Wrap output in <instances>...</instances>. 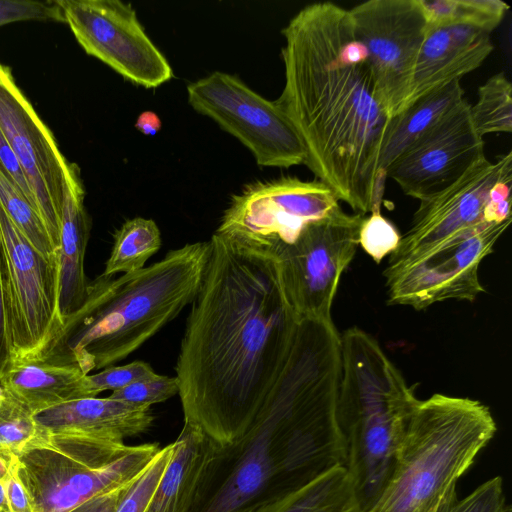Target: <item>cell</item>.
<instances>
[{
    "instance_id": "obj_1",
    "label": "cell",
    "mask_w": 512,
    "mask_h": 512,
    "mask_svg": "<svg viewBox=\"0 0 512 512\" xmlns=\"http://www.w3.org/2000/svg\"><path fill=\"white\" fill-rule=\"evenodd\" d=\"M175 366L184 422L221 446L251 429L289 358L300 319L278 262L214 233Z\"/></svg>"
},
{
    "instance_id": "obj_2",
    "label": "cell",
    "mask_w": 512,
    "mask_h": 512,
    "mask_svg": "<svg viewBox=\"0 0 512 512\" xmlns=\"http://www.w3.org/2000/svg\"><path fill=\"white\" fill-rule=\"evenodd\" d=\"M285 83L275 101L306 150L305 165L356 213L380 208V163L392 127L348 9L303 7L282 30Z\"/></svg>"
},
{
    "instance_id": "obj_3",
    "label": "cell",
    "mask_w": 512,
    "mask_h": 512,
    "mask_svg": "<svg viewBox=\"0 0 512 512\" xmlns=\"http://www.w3.org/2000/svg\"><path fill=\"white\" fill-rule=\"evenodd\" d=\"M208 254V241L194 242L135 272L101 274L48 358L74 363L86 375L125 359L194 301Z\"/></svg>"
},
{
    "instance_id": "obj_4",
    "label": "cell",
    "mask_w": 512,
    "mask_h": 512,
    "mask_svg": "<svg viewBox=\"0 0 512 512\" xmlns=\"http://www.w3.org/2000/svg\"><path fill=\"white\" fill-rule=\"evenodd\" d=\"M341 373L336 416L347 469L363 512L385 488L410 417L415 386L378 341L359 327L340 334Z\"/></svg>"
},
{
    "instance_id": "obj_5",
    "label": "cell",
    "mask_w": 512,
    "mask_h": 512,
    "mask_svg": "<svg viewBox=\"0 0 512 512\" xmlns=\"http://www.w3.org/2000/svg\"><path fill=\"white\" fill-rule=\"evenodd\" d=\"M496 431L489 407L478 400L440 393L419 400L391 476L367 512H432Z\"/></svg>"
},
{
    "instance_id": "obj_6",
    "label": "cell",
    "mask_w": 512,
    "mask_h": 512,
    "mask_svg": "<svg viewBox=\"0 0 512 512\" xmlns=\"http://www.w3.org/2000/svg\"><path fill=\"white\" fill-rule=\"evenodd\" d=\"M157 443L47 432L18 456V474L33 512H68L133 483L160 450Z\"/></svg>"
},
{
    "instance_id": "obj_7",
    "label": "cell",
    "mask_w": 512,
    "mask_h": 512,
    "mask_svg": "<svg viewBox=\"0 0 512 512\" xmlns=\"http://www.w3.org/2000/svg\"><path fill=\"white\" fill-rule=\"evenodd\" d=\"M0 240L13 362L46 359L66 330L59 306L60 260L45 258L1 206Z\"/></svg>"
},
{
    "instance_id": "obj_8",
    "label": "cell",
    "mask_w": 512,
    "mask_h": 512,
    "mask_svg": "<svg viewBox=\"0 0 512 512\" xmlns=\"http://www.w3.org/2000/svg\"><path fill=\"white\" fill-rule=\"evenodd\" d=\"M339 200L322 181L280 177L258 181L235 194L216 233L254 253L276 260L310 222L328 215Z\"/></svg>"
},
{
    "instance_id": "obj_9",
    "label": "cell",
    "mask_w": 512,
    "mask_h": 512,
    "mask_svg": "<svg viewBox=\"0 0 512 512\" xmlns=\"http://www.w3.org/2000/svg\"><path fill=\"white\" fill-rule=\"evenodd\" d=\"M511 221L486 222L420 253L389 260L383 272L387 303L422 310L451 299L474 301L485 292L480 264Z\"/></svg>"
},
{
    "instance_id": "obj_10",
    "label": "cell",
    "mask_w": 512,
    "mask_h": 512,
    "mask_svg": "<svg viewBox=\"0 0 512 512\" xmlns=\"http://www.w3.org/2000/svg\"><path fill=\"white\" fill-rule=\"evenodd\" d=\"M364 217L340 206L308 223L277 255L286 298L299 319L331 320V307L344 270L359 246Z\"/></svg>"
},
{
    "instance_id": "obj_11",
    "label": "cell",
    "mask_w": 512,
    "mask_h": 512,
    "mask_svg": "<svg viewBox=\"0 0 512 512\" xmlns=\"http://www.w3.org/2000/svg\"><path fill=\"white\" fill-rule=\"evenodd\" d=\"M188 102L236 137L258 165L288 168L304 164L305 147L283 111L237 76L215 71L187 86Z\"/></svg>"
},
{
    "instance_id": "obj_12",
    "label": "cell",
    "mask_w": 512,
    "mask_h": 512,
    "mask_svg": "<svg viewBox=\"0 0 512 512\" xmlns=\"http://www.w3.org/2000/svg\"><path fill=\"white\" fill-rule=\"evenodd\" d=\"M364 46L378 99L389 117L406 105L414 68L429 31L420 0H369L348 9Z\"/></svg>"
},
{
    "instance_id": "obj_13",
    "label": "cell",
    "mask_w": 512,
    "mask_h": 512,
    "mask_svg": "<svg viewBox=\"0 0 512 512\" xmlns=\"http://www.w3.org/2000/svg\"><path fill=\"white\" fill-rule=\"evenodd\" d=\"M83 50L127 80L146 88L173 76L130 4L119 0H56Z\"/></svg>"
},
{
    "instance_id": "obj_14",
    "label": "cell",
    "mask_w": 512,
    "mask_h": 512,
    "mask_svg": "<svg viewBox=\"0 0 512 512\" xmlns=\"http://www.w3.org/2000/svg\"><path fill=\"white\" fill-rule=\"evenodd\" d=\"M0 130L24 171L38 213L59 250L63 190L70 163L16 84L10 67L1 63Z\"/></svg>"
},
{
    "instance_id": "obj_15",
    "label": "cell",
    "mask_w": 512,
    "mask_h": 512,
    "mask_svg": "<svg viewBox=\"0 0 512 512\" xmlns=\"http://www.w3.org/2000/svg\"><path fill=\"white\" fill-rule=\"evenodd\" d=\"M484 156L483 137L465 99L418 137L388 167L386 177L420 201L450 186Z\"/></svg>"
},
{
    "instance_id": "obj_16",
    "label": "cell",
    "mask_w": 512,
    "mask_h": 512,
    "mask_svg": "<svg viewBox=\"0 0 512 512\" xmlns=\"http://www.w3.org/2000/svg\"><path fill=\"white\" fill-rule=\"evenodd\" d=\"M512 174V153L496 162L485 156L459 179L440 192L420 200L409 229L401 235L389 260L405 258L425 251L488 219V207L494 186Z\"/></svg>"
},
{
    "instance_id": "obj_17",
    "label": "cell",
    "mask_w": 512,
    "mask_h": 512,
    "mask_svg": "<svg viewBox=\"0 0 512 512\" xmlns=\"http://www.w3.org/2000/svg\"><path fill=\"white\" fill-rule=\"evenodd\" d=\"M493 51L490 34L470 25L430 26L418 54L404 110L477 69Z\"/></svg>"
},
{
    "instance_id": "obj_18",
    "label": "cell",
    "mask_w": 512,
    "mask_h": 512,
    "mask_svg": "<svg viewBox=\"0 0 512 512\" xmlns=\"http://www.w3.org/2000/svg\"><path fill=\"white\" fill-rule=\"evenodd\" d=\"M51 433H76L125 439L146 432L154 421L149 406L110 397L79 398L35 414Z\"/></svg>"
},
{
    "instance_id": "obj_19",
    "label": "cell",
    "mask_w": 512,
    "mask_h": 512,
    "mask_svg": "<svg viewBox=\"0 0 512 512\" xmlns=\"http://www.w3.org/2000/svg\"><path fill=\"white\" fill-rule=\"evenodd\" d=\"M221 446L184 422L173 453L144 512H190Z\"/></svg>"
},
{
    "instance_id": "obj_20",
    "label": "cell",
    "mask_w": 512,
    "mask_h": 512,
    "mask_svg": "<svg viewBox=\"0 0 512 512\" xmlns=\"http://www.w3.org/2000/svg\"><path fill=\"white\" fill-rule=\"evenodd\" d=\"M84 194L79 168L70 163L63 190L59 243V306L65 320L82 307L89 289L84 260L90 219L84 207Z\"/></svg>"
},
{
    "instance_id": "obj_21",
    "label": "cell",
    "mask_w": 512,
    "mask_h": 512,
    "mask_svg": "<svg viewBox=\"0 0 512 512\" xmlns=\"http://www.w3.org/2000/svg\"><path fill=\"white\" fill-rule=\"evenodd\" d=\"M86 374L74 363L54 359L13 362L0 385L34 414L81 398Z\"/></svg>"
},
{
    "instance_id": "obj_22",
    "label": "cell",
    "mask_w": 512,
    "mask_h": 512,
    "mask_svg": "<svg viewBox=\"0 0 512 512\" xmlns=\"http://www.w3.org/2000/svg\"><path fill=\"white\" fill-rule=\"evenodd\" d=\"M240 512L363 511L347 469L339 465L300 488H269Z\"/></svg>"
},
{
    "instance_id": "obj_23",
    "label": "cell",
    "mask_w": 512,
    "mask_h": 512,
    "mask_svg": "<svg viewBox=\"0 0 512 512\" xmlns=\"http://www.w3.org/2000/svg\"><path fill=\"white\" fill-rule=\"evenodd\" d=\"M463 100L464 90L460 80H455L419 98L394 117L381 157V171L386 173L418 137Z\"/></svg>"
},
{
    "instance_id": "obj_24",
    "label": "cell",
    "mask_w": 512,
    "mask_h": 512,
    "mask_svg": "<svg viewBox=\"0 0 512 512\" xmlns=\"http://www.w3.org/2000/svg\"><path fill=\"white\" fill-rule=\"evenodd\" d=\"M160 247L161 233L152 219H129L114 233L113 246L102 275L140 270Z\"/></svg>"
},
{
    "instance_id": "obj_25",
    "label": "cell",
    "mask_w": 512,
    "mask_h": 512,
    "mask_svg": "<svg viewBox=\"0 0 512 512\" xmlns=\"http://www.w3.org/2000/svg\"><path fill=\"white\" fill-rule=\"evenodd\" d=\"M430 26L470 25L491 33L509 6L499 0H420Z\"/></svg>"
},
{
    "instance_id": "obj_26",
    "label": "cell",
    "mask_w": 512,
    "mask_h": 512,
    "mask_svg": "<svg viewBox=\"0 0 512 512\" xmlns=\"http://www.w3.org/2000/svg\"><path fill=\"white\" fill-rule=\"evenodd\" d=\"M470 116L481 137L512 131V85L504 73L491 76L479 87L477 101L470 105Z\"/></svg>"
},
{
    "instance_id": "obj_27",
    "label": "cell",
    "mask_w": 512,
    "mask_h": 512,
    "mask_svg": "<svg viewBox=\"0 0 512 512\" xmlns=\"http://www.w3.org/2000/svg\"><path fill=\"white\" fill-rule=\"evenodd\" d=\"M0 206L19 231L45 258L60 260L59 250L53 244L39 213L1 168Z\"/></svg>"
},
{
    "instance_id": "obj_28",
    "label": "cell",
    "mask_w": 512,
    "mask_h": 512,
    "mask_svg": "<svg viewBox=\"0 0 512 512\" xmlns=\"http://www.w3.org/2000/svg\"><path fill=\"white\" fill-rule=\"evenodd\" d=\"M35 414L5 391L0 405V454H20L47 434Z\"/></svg>"
},
{
    "instance_id": "obj_29",
    "label": "cell",
    "mask_w": 512,
    "mask_h": 512,
    "mask_svg": "<svg viewBox=\"0 0 512 512\" xmlns=\"http://www.w3.org/2000/svg\"><path fill=\"white\" fill-rule=\"evenodd\" d=\"M434 512H511L506 502L503 479L492 477L463 499H458L456 485L441 498Z\"/></svg>"
},
{
    "instance_id": "obj_30",
    "label": "cell",
    "mask_w": 512,
    "mask_h": 512,
    "mask_svg": "<svg viewBox=\"0 0 512 512\" xmlns=\"http://www.w3.org/2000/svg\"><path fill=\"white\" fill-rule=\"evenodd\" d=\"M157 373L151 365L135 360L121 366H108L95 374H87L81 382V398L96 397L104 391H116L136 381L152 377Z\"/></svg>"
},
{
    "instance_id": "obj_31",
    "label": "cell",
    "mask_w": 512,
    "mask_h": 512,
    "mask_svg": "<svg viewBox=\"0 0 512 512\" xmlns=\"http://www.w3.org/2000/svg\"><path fill=\"white\" fill-rule=\"evenodd\" d=\"M173 453V443L161 447L145 470L131 484L116 512H144Z\"/></svg>"
},
{
    "instance_id": "obj_32",
    "label": "cell",
    "mask_w": 512,
    "mask_h": 512,
    "mask_svg": "<svg viewBox=\"0 0 512 512\" xmlns=\"http://www.w3.org/2000/svg\"><path fill=\"white\" fill-rule=\"evenodd\" d=\"M400 238L397 228L380 211H372L361 223L359 245L376 263L396 250Z\"/></svg>"
},
{
    "instance_id": "obj_33",
    "label": "cell",
    "mask_w": 512,
    "mask_h": 512,
    "mask_svg": "<svg viewBox=\"0 0 512 512\" xmlns=\"http://www.w3.org/2000/svg\"><path fill=\"white\" fill-rule=\"evenodd\" d=\"M179 392L176 377L154 375L113 391L108 397L139 406L164 402Z\"/></svg>"
},
{
    "instance_id": "obj_34",
    "label": "cell",
    "mask_w": 512,
    "mask_h": 512,
    "mask_svg": "<svg viewBox=\"0 0 512 512\" xmlns=\"http://www.w3.org/2000/svg\"><path fill=\"white\" fill-rule=\"evenodd\" d=\"M26 20L64 22L56 1L0 0V26Z\"/></svg>"
},
{
    "instance_id": "obj_35",
    "label": "cell",
    "mask_w": 512,
    "mask_h": 512,
    "mask_svg": "<svg viewBox=\"0 0 512 512\" xmlns=\"http://www.w3.org/2000/svg\"><path fill=\"white\" fill-rule=\"evenodd\" d=\"M15 454H0V481L12 512H33L28 493L18 474Z\"/></svg>"
},
{
    "instance_id": "obj_36",
    "label": "cell",
    "mask_w": 512,
    "mask_h": 512,
    "mask_svg": "<svg viewBox=\"0 0 512 512\" xmlns=\"http://www.w3.org/2000/svg\"><path fill=\"white\" fill-rule=\"evenodd\" d=\"M0 168L7 175V177L14 183V185L20 189V191L24 194L27 200L38 212L33 193L29 187L24 171L1 130Z\"/></svg>"
},
{
    "instance_id": "obj_37",
    "label": "cell",
    "mask_w": 512,
    "mask_h": 512,
    "mask_svg": "<svg viewBox=\"0 0 512 512\" xmlns=\"http://www.w3.org/2000/svg\"><path fill=\"white\" fill-rule=\"evenodd\" d=\"M13 364L8 318L2 273V249L0 240V383Z\"/></svg>"
},
{
    "instance_id": "obj_38",
    "label": "cell",
    "mask_w": 512,
    "mask_h": 512,
    "mask_svg": "<svg viewBox=\"0 0 512 512\" xmlns=\"http://www.w3.org/2000/svg\"><path fill=\"white\" fill-rule=\"evenodd\" d=\"M131 484L97 495L68 512H116Z\"/></svg>"
},
{
    "instance_id": "obj_39",
    "label": "cell",
    "mask_w": 512,
    "mask_h": 512,
    "mask_svg": "<svg viewBox=\"0 0 512 512\" xmlns=\"http://www.w3.org/2000/svg\"><path fill=\"white\" fill-rule=\"evenodd\" d=\"M135 127L145 135L154 136L161 128V121L153 111H144L138 116Z\"/></svg>"
},
{
    "instance_id": "obj_40",
    "label": "cell",
    "mask_w": 512,
    "mask_h": 512,
    "mask_svg": "<svg viewBox=\"0 0 512 512\" xmlns=\"http://www.w3.org/2000/svg\"><path fill=\"white\" fill-rule=\"evenodd\" d=\"M0 512H12L6 497L2 482L0 481Z\"/></svg>"
},
{
    "instance_id": "obj_41",
    "label": "cell",
    "mask_w": 512,
    "mask_h": 512,
    "mask_svg": "<svg viewBox=\"0 0 512 512\" xmlns=\"http://www.w3.org/2000/svg\"><path fill=\"white\" fill-rule=\"evenodd\" d=\"M4 397H5V390H4V389H3V387L0 385V405H1V403H2V401H3V399H4Z\"/></svg>"
}]
</instances>
